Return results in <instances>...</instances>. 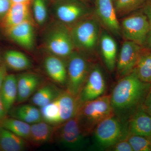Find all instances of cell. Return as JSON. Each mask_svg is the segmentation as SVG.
I'll return each mask as SVG.
<instances>
[{
	"label": "cell",
	"instance_id": "3957f363",
	"mask_svg": "<svg viewBox=\"0 0 151 151\" xmlns=\"http://www.w3.org/2000/svg\"><path fill=\"white\" fill-rule=\"evenodd\" d=\"M114 115L110 94H104L94 100L84 102L77 113L82 129L88 136L92 134L100 122Z\"/></svg>",
	"mask_w": 151,
	"mask_h": 151
},
{
	"label": "cell",
	"instance_id": "5b68a950",
	"mask_svg": "<svg viewBox=\"0 0 151 151\" xmlns=\"http://www.w3.org/2000/svg\"><path fill=\"white\" fill-rule=\"evenodd\" d=\"M92 65L84 55L73 52L68 58L66 91L78 97L84 86Z\"/></svg>",
	"mask_w": 151,
	"mask_h": 151
},
{
	"label": "cell",
	"instance_id": "d6986e66",
	"mask_svg": "<svg viewBox=\"0 0 151 151\" xmlns=\"http://www.w3.org/2000/svg\"><path fill=\"white\" fill-rule=\"evenodd\" d=\"M100 45L105 65L110 72H113L116 69L117 62V44L111 35L103 32L100 37Z\"/></svg>",
	"mask_w": 151,
	"mask_h": 151
},
{
	"label": "cell",
	"instance_id": "f35d334b",
	"mask_svg": "<svg viewBox=\"0 0 151 151\" xmlns=\"http://www.w3.org/2000/svg\"><path fill=\"white\" fill-rule=\"evenodd\" d=\"M31 0H10L11 3H22L30 2Z\"/></svg>",
	"mask_w": 151,
	"mask_h": 151
},
{
	"label": "cell",
	"instance_id": "8992f818",
	"mask_svg": "<svg viewBox=\"0 0 151 151\" xmlns=\"http://www.w3.org/2000/svg\"><path fill=\"white\" fill-rule=\"evenodd\" d=\"M75 47L84 51H93L99 40V25L92 18L82 19L73 24L70 30Z\"/></svg>",
	"mask_w": 151,
	"mask_h": 151
},
{
	"label": "cell",
	"instance_id": "74e56055",
	"mask_svg": "<svg viewBox=\"0 0 151 151\" xmlns=\"http://www.w3.org/2000/svg\"><path fill=\"white\" fill-rule=\"evenodd\" d=\"M143 47H147L151 50V31L149 33L147 40H146L145 43Z\"/></svg>",
	"mask_w": 151,
	"mask_h": 151
},
{
	"label": "cell",
	"instance_id": "4316f807",
	"mask_svg": "<svg viewBox=\"0 0 151 151\" xmlns=\"http://www.w3.org/2000/svg\"><path fill=\"white\" fill-rule=\"evenodd\" d=\"M0 126L25 140H28L29 138L31 125L21 120L12 117H5L0 121Z\"/></svg>",
	"mask_w": 151,
	"mask_h": 151
},
{
	"label": "cell",
	"instance_id": "d590c367",
	"mask_svg": "<svg viewBox=\"0 0 151 151\" xmlns=\"http://www.w3.org/2000/svg\"><path fill=\"white\" fill-rule=\"evenodd\" d=\"M7 74L6 65L5 63H1L0 65V89Z\"/></svg>",
	"mask_w": 151,
	"mask_h": 151
},
{
	"label": "cell",
	"instance_id": "6da1fadb",
	"mask_svg": "<svg viewBox=\"0 0 151 151\" xmlns=\"http://www.w3.org/2000/svg\"><path fill=\"white\" fill-rule=\"evenodd\" d=\"M151 89V84L140 80L134 71L118 80L110 94L115 116L127 123L142 107Z\"/></svg>",
	"mask_w": 151,
	"mask_h": 151
},
{
	"label": "cell",
	"instance_id": "ab89813d",
	"mask_svg": "<svg viewBox=\"0 0 151 151\" xmlns=\"http://www.w3.org/2000/svg\"><path fill=\"white\" fill-rule=\"evenodd\" d=\"M113 2H115L116 1V0H113Z\"/></svg>",
	"mask_w": 151,
	"mask_h": 151
},
{
	"label": "cell",
	"instance_id": "8fae6325",
	"mask_svg": "<svg viewBox=\"0 0 151 151\" xmlns=\"http://www.w3.org/2000/svg\"><path fill=\"white\" fill-rule=\"evenodd\" d=\"M96 13L101 23L108 30L119 35L121 27L113 0H96Z\"/></svg>",
	"mask_w": 151,
	"mask_h": 151
},
{
	"label": "cell",
	"instance_id": "484cf974",
	"mask_svg": "<svg viewBox=\"0 0 151 151\" xmlns=\"http://www.w3.org/2000/svg\"><path fill=\"white\" fill-rule=\"evenodd\" d=\"M5 63L12 70L21 71L27 70L31 66L29 58L24 53L15 50H9L4 55Z\"/></svg>",
	"mask_w": 151,
	"mask_h": 151
},
{
	"label": "cell",
	"instance_id": "ffe728a7",
	"mask_svg": "<svg viewBox=\"0 0 151 151\" xmlns=\"http://www.w3.org/2000/svg\"><path fill=\"white\" fill-rule=\"evenodd\" d=\"M54 130V126L43 121L31 124L28 140L35 145H43L53 139Z\"/></svg>",
	"mask_w": 151,
	"mask_h": 151
},
{
	"label": "cell",
	"instance_id": "7a4b0ae2",
	"mask_svg": "<svg viewBox=\"0 0 151 151\" xmlns=\"http://www.w3.org/2000/svg\"><path fill=\"white\" fill-rule=\"evenodd\" d=\"M91 135L92 143L90 149L107 151L119 141L127 138L129 133L127 122L124 123L113 115L100 122Z\"/></svg>",
	"mask_w": 151,
	"mask_h": 151
},
{
	"label": "cell",
	"instance_id": "52a82bcc",
	"mask_svg": "<svg viewBox=\"0 0 151 151\" xmlns=\"http://www.w3.org/2000/svg\"><path fill=\"white\" fill-rule=\"evenodd\" d=\"M120 27L121 33L126 40L143 47L151 30L148 19L141 9L123 19Z\"/></svg>",
	"mask_w": 151,
	"mask_h": 151
},
{
	"label": "cell",
	"instance_id": "9a60e30c",
	"mask_svg": "<svg viewBox=\"0 0 151 151\" xmlns=\"http://www.w3.org/2000/svg\"><path fill=\"white\" fill-rule=\"evenodd\" d=\"M44 65L47 73L52 81L59 85H66L67 66L62 58L51 54L45 58Z\"/></svg>",
	"mask_w": 151,
	"mask_h": 151
},
{
	"label": "cell",
	"instance_id": "5bb4252c",
	"mask_svg": "<svg viewBox=\"0 0 151 151\" xmlns=\"http://www.w3.org/2000/svg\"><path fill=\"white\" fill-rule=\"evenodd\" d=\"M129 135L151 137V116L140 108L127 122Z\"/></svg>",
	"mask_w": 151,
	"mask_h": 151
},
{
	"label": "cell",
	"instance_id": "cb8c5ba5",
	"mask_svg": "<svg viewBox=\"0 0 151 151\" xmlns=\"http://www.w3.org/2000/svg\"><path fill=\"white\" fill-rule=\"evenodd\" d=\"M138 78L151 84V50L143 47L134 70Z\"/></svg>",
	"mask_w": 151,
	"mask_h": 151
},
{
	"label": "cell",
	"instance_id": "4fadbf2b",
	"mask_svg": "<svg viewBox=\"0 0 151 151\" xmlns=\"http://www.w3.org/2000/svg\"><path fill=\"white\" fill-rule=\"evenodd\" d=\"M88 10L78 2H68L60 4L55 9V14L63 23L74 24L88 14Z\"/></svg>",
	"mask_w": 151,
	"mask_h": 151
},
{
	"label": "cell",
	"instance_id": "9c48e42d",
	"mask_svg": "<svg viewBox=\"0 0 151 151\" xmlns=\"http://www.w3.org/2000/svg\"><path fill=\"white\" fill-rule=\"evenodd\" d=\"M106 82L101 68L92 65L91 70L78 98L81 104L96 99L105 94Z\"/></svg>",
	"mask_w": 151,
	"mask_h": 151
},
{
	"label": "cell",
	"instance_id": "603a6c76",
	"mask_svg": "<svg viewBox=\"0 0 151 151\" xmlns=\"http://www.w3.org/2000/svg\"><path fill=\"white\" fill-rule=\"evenodd\" d=\"M9 112L11 117L30 125L42 121L40 110L29 104H24L12 108Z\"/></svg>",
	"mask_w": 151,
	"mask_h": 151
},
{
	"label": "cell",
	"instance_id": "60d3db41",
	"mask_svg": "<svg viewBox=\"0 0 151 151\" xmlns=\"http://www.w3.org/2000/svg\"><path fill=\"white\" fill-rule=\"evenodd\" d=\"M8 1H10V0H8Z\"/></svg>",
	"mask_w": 151,
	"mask_h": 151
},
{
	"label": "cell",
	"instance_id": "f546056e",
	"mask_svg": "<svg viewBox=\"0 0 151 151\" xmlns=\"http://www.w3.org/2000/svg\"><path fill=\"white\" fill-rule=\"evenodd\" d=\"M127 139L133 151H151V137L129 135Z\"/></svg>",
	"mask_w": 151,
	"mask_h": 151
},
{
	"label": "cell",
	"instance_id": "1f68e13d",
	"mask_svg": "<svg viewBox=\"0 0 151 151\" xmlns=\"http://www.w3.org/2000/svg\"><path fill=\"white\" fill-rule=\"evenodd\" d=\"M110 151H133L127 138L119 141L108 149Z\"/></svg>",
	"mask_w": 151,
	"mask_h": 151
},
{
	"label": "cell",
	"instance_id": "4dcf8cb0",
	"mask_svg": "<svg viewBox=\"0 0 151 151\" xmlns=\"http://www.w3.org/2000/svg\"><path fill=\"white\" fill-rule=\"evenodd\" d=\"M33 11L34 18L38 24L45 23L47 19V12L44 0H33Z\"/></svg>",
	"mask_w": 151,
	"mask_h": 151
},
{
	"label": "cell",
	"instance_id": "e0dca14e",
	"mask_svg": "<svg viewBox=\"0 0 151 151\" xmlns=\"http://www.w3.org/2000/svg\"><path fill=\"white\" fill-rule=\"evenodd\" d=\"M30 2L14 3L3 17L2 26L4 29L30 20Z\"/></svg>",
	"mask_w": 151,
	"mask_h": 151
},
{
	"label": "cell",
	"instance_id": "7c38bea8",
	"mask_svg": "<svg viewBox=\"0 0 151 151\" xmlns=\"http://www.w3.org/2000/svg\"><path fill=\"white\" fill-rule=\"evenodd\" d=\"M6 34L17 44L31 50L35 44L34 29L30 20L5 29Z\"/></svg>",
	"mask_w": 151,
	"mask_h": 151
},
{
	"label": "cell",
	"instance_id": "44dd1931",
	"mask_svg": "<svg viewBox=\"0 0 151 151\" xmlns=\"http://www.w3.org/2000/svg\"><path fill=\"white\" fill-rule=\"evenodd\" d=\"M17 78L14 74H7L0 89L1 99L7 113L10 111L17 98Z\"/></svg>",
	"mask_w": 151,
	"mask_h": 151
},
{
	"label": "cell",
	"instance_id": "8d00e7d4",
	"mask_svg": "<svg viewBox=\"0 0 151 151\" xmlns=\"http://www.w3.org/2000/svg\"><path fill=\"white\" fill-rule=\"evenodd\" d=\"M7 113L0 96V121L5 118Z\"/></svg>",
	"mask_w": 151,
	"mask_h": 151
},
{
	"label": "cell",
	"instance_id": "30bf717a",
	"mask_svg": "<svg viewBox=\"0 0 151 151\" xmlns=\"http://www.w3.org/2000/svg\"><path fill=\"white\" fill-rule=\"evenodd\" d=\"M142 48L143 46L130 41L126 40L123 43L116 62L118 79L134 71Z\"/></svg>",
	"mask_w": 151,
	"mask_h": 151
},
{
	"label": "cell",
	"instance_id": "d4e9b609",
	"mask_svg": "<svg viewBox=\"0 0 151 151\" xmlns=\"http://www.w3.org/2000/svg\"><path fill=\"white\" fill-rule=\"evenodd\" d=\"M60 92L54 85L45 84L36 91L32 98V102L35 106L42 108L52 102Z\"/></svg>",
	"mask_w": 151,
	"mask_h": 151
},
{
	"label": "cell",
	"instance_id": "83f0119b",
	"mask_svg": "<svg viewBox=\"0 0 151 151\" xmlns=\"http://www.w3.org/2000/svg\"><path fill=\"white\" fill-rule=\"evenodd\" d=\"M42 121L56 127L60 124L59 102L58 97L52 102L40 108Z\"/></svg>",
	"mask_w": 151,
	"mask_h": 151
},
{
	"label": "cell",
	"instance_id": "2e32d148",
	"mask_svg": "<svg viewBox=\"0 0 151 151\" xmlns=\"http://www.w3.org/2000/svg\"><path fill=\"white\" fill-rule=\"evenodd\" d=\"M18 94L17 102L22 103L27 100L36 92L40 79L33 73H22L17 76Z\"/></svg>",
	"mask_w": 151,
	"mask_h": 151
},
{
	"label": "cell",
	"instance_id": "f1b7e54d",
	"mask_svg": "<svg viewBox=\"0 0 151 151\" xmlns=\"http://www.w3.org/2000/svg\"><path fill=\"white\" fill-rule=\"evenodd\" d=\"M147 0H116L115 7L117 15L123 16L141 8Z\"/></svg>",
	"mask_w": 151,
	"mask_h": 151
},
{
	"label": "cell",
	"instance_id": "e575fe53",
	"mask_svg": "<svg viewBox=\"0 0 151 151\" xmlns=\"http://www.w3.org/2000/svg\"><path fill=\"white\" fill-rule=\"evenodd\" d=\"M142 108L151 116V89L147 95Z\"/></svg>",
	"mask_w": 151,
	"mask_h": 151
},
{
	"label": "cell",
	"instance_id": "ba28073f",
	"mask_svg": "<svg viewBox=\"0 0 151 151\" xmlns=\"http://www.w3.org/2000/svg\"><path fill=\"white\" fill-rule=\"evenodd\" d=\"M47 34L45 44L52 55L65 58L70 56L75 48L70 30L63 25L53 27Z\"/></svg>",
	"mask_w": 151,
	"mask_h": 151
},
{
	"label": "cell",
	"instance_id": "7402d4cb",
	"mask_svg": "<svg viewBox=\"0 0 151 151\" xmlns=\"http://www.w3.org/2000/svg\"><path fill=\"white\" fill-rule=\"evenodd\" d=\"M26 146L24 139L0 126V151H21Z\"/></svg>",
	"mask_w": 151,
	"mask_h": 151
},
{
	"label": "cell",
	"instance_id": "d6a6232c",
	"mask_svg": "<svg viewBox=\"0 0 151 151\" xmlns=\"http://www.w3.org/2000/svg\"><path fill=\"white\" fill-rule=\"evenodd\" d=\"M140 9L148 19L151 31V0H147Z\"/></svg>",
	"mask_w": 151,
	"mask_h": 151
},
{
	"label": "cell",
	"instance_id": "277c9868",
	"mask_svg": "<svg viewBox=\"0 0 151 151\" xmlns=\"http://www.w3.org/2000/svg\"><path fill=\"white\" fill-rule=\"evenodd\" d=\"M88 137L82 129L77 114L64 123L55 127L53 139L64 148L78 151L89 147Z\"/></svg>",
	"mask_w": 151,
	"mask_h": 151
},
{
	"label": "cell",
	"instance_id": "ac0fdd59",
	"mask_svg": "<svg viewBox=\"0 0 151 151\" xmlns=\"http://www.w3.org/2000/svg\"><path fill=\"white\" fill-rule=\"evenodd\" d=\"M58 99L61 124L76 115L82 104L79 102L78 97L73 96L66 90L61 91L58 96Z\"/></svg>",
	"mask_w": 151,
	"mask_h": 151
},
{
	"label": "cell",
	"instance_id": "836d02e7",
	"mask_svg": "<svg viewBox=\"0 0 151 151\" xmlns=\"http://www.w3.org/2000/svg\"><path fill=\"white\" fill-rule=\"evenodd\" d=\"M12 3L10 1L0 0V17H3L7 12Z\"/></svg>",
	"mask_w": 151,
	"mask_h": 151
}]
</instances>
